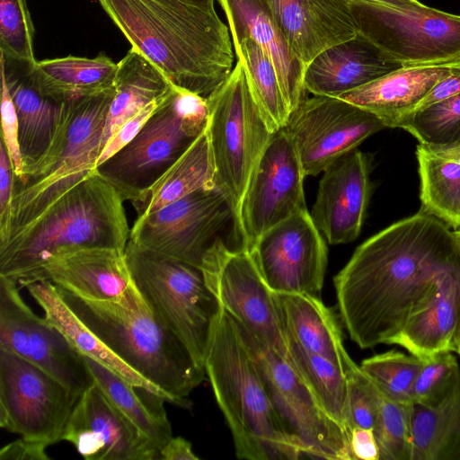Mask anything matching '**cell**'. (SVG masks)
Listing matches in <instances>:
<instances>
[{
	"instance_id": "obj_1",
	"label": "cell",
	"mask_w": 460,
	"mask_h": 460,
	"mask_svg": "<svg viewBox=\"0 0 460 460\" xmlns=\"http://www.w3.org/2000/svg\"><path fill=\"white\" fill-rule=\"evenodd\" d=\"M460 267L455 231L420 210L361 243L334 278L342 323L360 349L387 344Z\"/></svg>"
},
{
	"instance_id": "obj_2",
	"label": "cell",
	"mask_w": 460,
	"mask_h": 460,
	"mask_svg": "<svg viewBox=\"0 0 460 460\" xmlns=\"http://www.w3.org/2000/svg\"><path fill=\"white\" fill-rule=\"evenodd\" d=\"M131 48L179 89L208 98L233 70L229 28L215 5L187 0H99Z\"/></svg>"
},
{
	"instance_id": "obj_3",
	"label": "cell",
	"mask_w": 460,
	"mask_h": 460,
	"mask_svg": "<svg viewBox=\"0 0 460 460\" xmlns=\"http://www.w3.org/2000/svg\"><path fill=\"white\" fill-rule=\"evenodd\" d=\"M124 201L93 171L36 220L0 243V276L24 288L60 252L108 248L124 253L130 234Z\"/></svg>"
},
{
	"instance_id": "obj_4",
	"label": "cell",
	"mask_w": 460,
	"mask_h": 460,
	"mask_svg": "<svg viewBox=\"0 0 460 460\" xmlns=\"http://www.w3.org/2000/svg\"><path fill=\"white\" fill-rule=\"evenodd\" d=\"M204 368L239 459L307 458L276 411L257 362L234 319L222 308Z\"/></svg>"
},
{
	"instance_id": "obj_5",
	"label": "cell",
	"mask_w": 460,
	"mask_h": 460,
	"mask_svg": "<svg viewBox=\"0 0 460 460\" xmlns=\"http://www.w3.org/2000/svg\"><path fill=\"white\" fill-rule=\"evenodd\" d=\"M56 288L71 311L119 358L165 393L170 403L190 409L189 395L204 380L205 368L156 319L141 295L121 305L84 299Z\"/></svg>"
},
{
	"instance_id": "obj_6",
	"label": "cell",
	"mask_w": 460,
	"mask_h": 460,
	"mask_svg": "<svg viewBox=\"0 0 460 460\" xmlns=\"http://www.w3.org/2000/svg\"><path fill=\"white\" fill-rule=\"evenodd\" d=\"M114 87L72 99L46 154L17 181L0 243L22 231L93 171L102 151V134Z\"/></svg>"
},
{
	"instance_id": "obj_7",
	"label": "cell",
	"mask_w": 460,
	"mask_h": 460,
	"mask_svg": "<svg viewBox=\"0 0 460 460\" xmlns=\"http://www.w3.org/2000/svg\"><path fill=\"white\" fill-rule=\"evenodd\" d=\"M124 255L135 286L156 319L204 367L221 306L202 270L130 240Z\"/></svg>"
},
{
	"instance_id": "obj_8",
	"label": "cell",
	"mask_w": 460,
	"mask_h": 460,
	"mask_svg": "<svg viewBox=\"0 0 460 460\" xmlns=\"http://www.w3.org/2000/svg\"><path fill=\"white\" fill-rule=\"evenodd\" d=\"M208 116L207 98L174 86L137 135L95 170L135 206L206 128Z\"/></svg>"
},
{
	"instance_id": "obj_9",
	"label": "cell",
	"mask_w": 460,
	"mask_h": 460,
	"mask_svg": "<svg viewBox=\"0 0 460 460\" xmlns=\"http://www.w3.org/2000/svg\"><path fill=\"white\" fill-rule=\"evenodd\" d=\"M207 101L215 186L232 209L234 228L249 181L274 132L252 94L239 60Z\"/></svg>"
},
{
	"instance_id": "obj_10",
	"label": "cell",
	"mask_w": 460,
	"mask_h": 460,
	"mask_svg": "<svg viewBox=\"0 0 460 460\" xmlns=\"http://www.w3.org/2000/svg\"><path fill=\"white\" fill-rule=\"evenodd\" d=\"M360 34L401 66L460 58V15L428 5L418 10L351 0Z\"/></svg>"
},
{
	"instance_id": "obj_11",
	"label": "cell",
	"mask_w": 460,
	"mask_h": 460,
	"mask_svg": "<svg viewBox=\"0 0 460 460\" xmlns=\"http://www.w3.org/2000/svg\"><path fill=\"white\" fill-rule=\"evenodd\" d=\"M234 323L257 362L276 411L307 457L353 460L349 432L323 409L289 363Z\"/></svg>"
},
{
	"instance_id": "obj_12",
	"label": "cell",
	"mask_w": 460,
	"mask_h": 460,
	"mask_svg": "<svg viewBox=\"0 0 460 460\" xmlns=\"http://www.w3.org/2000/svg\"><path fill=\"white\" fill-rule=\"evenodd\" d=\"M200 270L221 308L286 359L288 339L276 294L251 253L230 248L217 237L207 251Z\"/></svg>"
},
{
	"instance_id": "obj_13",
	"label": "cell",
	"mask_w": 460,
	"mask_h": 460,
	"mask_svg": "<svg viewBox=\"0 0 460 460\" xmlns=\"http://www.w3.org/2000/svg\"><path fill=\"white\" fill-rule=\"evenodd\" d=\"M81 394L0 347V426L48 447L62 441Z\"/></svg>"
},
{
	"instance_id": "obj_14",
	"label": "cell",
	"mask_w": 460,
	"mask_h": 460,
	"mask_svg": "<svg viewBox=\"0 0 460 460\" xmlns=\"http://www.w3.org/2000/svg\"><path fill=\"white\" fill-rule=\"evenodd\" d=\"M234 220L217 188H201L160 209L137 217L129 240L197 268L223 226Z\"/></svg>"
},
{
	"instance_id": "obj_15",
	"label": "cell",
	"mask_w": 460,
	"mask_h": 460,
	"mask_svg": "<svg viewBox=\"0 0 460 460\" xmlns=\"http://www.w3.org/2000/svg\"><path fill=\"white\" fill-rule=\"evenodd\" d=\"M305 177L296 148L282 128L274 132L243 198L234 234L238 249L251 252L269 229L306 209Z\"/></svg>"
},
{
	"instance_id": "obj_16",
	"label": "cell",
	"mask_w": 460,
	"mask_h": 460,
	"mask_svg": "<svg viewBox=\"0 0 460 460\" xmlns=\"http://www.w3.org/2000/svg\"><path fill=\"white\" fill-rule=\"evenodd\" d=\"M371 112L338 97L303 98L283 128L305 176H316L340 156L385 128Z\"/></svg>"
},
{
	"instance_id": "obj_17",
	"label": "cell",
	"mask_w": 460,
	"mask_h": 460,
	"mask_svg": "<svg viewBox=\"0 0 460 460\" xmlns=\"http://www.w3.org/2000/svg\"><path fill=\"white\" fill-rule=\"evenodd\" d=\"M18 283L0 276V347L43 369L81 394L93 383L81 354L20 295Z\"/></svg>"
},
{
	"instance_id": "obj_18",
	"label": "cell",
	"mask_w": 460,
	"mask_h": 460,
	"mask_svg": "<svg viewBox=\"0 0 460 460\" xmlns=\"http://www.w3.org/2000/svg\"><path fill=\"white\" fill-rule=\"evenodd\" d=\"M250 253L274 293L321 292L328 251L307 208L265 232Z\"/></svg>"
},
{
	"instance_id": "obj_19",
	"label": "cell",
	"mask_w": 460,
	"mask_h": 460,
	"mask_svg": "<svg viewBox=\"0 0 460 460\" xmlns=\"http://www.w3.org/2000/svg\"><path fill=\"white\" fill-rule=\"evenodd\" d=\"M62 440L86 460H156L160 450L93 382L80 395Z\"/></svg>"
},
{
	"instance_id": "obj_20",
	"label": "cell",
	"mask_w": 460,
	"mask_h": 460,
	"mask_svg": "<svg viewBox=\"0 0 460 460\" xmlns=\"http://www.w3.org/2000/svg\"><path fill=\"white\" fill-rule=\"evenodd\" d=\"M0 63L1 78L6 84L19 121L23 163V175L17 180L20 181L50 147L71 100L43 84L36 70L37 61L13 58L1 53Z\"/></svg>"
},
{
	"instance_id": "obj_21",
	"label": "cell",
	"mask_w": 460,
	"mask_h": 460,
	"mask_svg": "<svg viewBox=\"0 0 460 460\" xmlns=\"http://www.w3.org/2000/svg\"><path fill=\"white\" fill-rule=\"evenodd\" d=\"M369 171L367 157L354 149L323 172L310 215L328 243H348L358 236L370 198Z\"/></svg>"
},
{
	"instance_id": "obj_22",
	"label": "cell",
	"mask_w": 460,
	"mask_h": 460,
	"mask_svg": "<svg viewBox=\"0 0 460 460\" xmlns=\"http://www.w3.org/2000/svg\"><path fill=\"white\" fill-rule=\"evenodd\" d=\"M40 280L91 301L129 305L140 296L124 253L108 248L60 252L49 258L28 284Z\"/></svg>"
},
{
	"instance_id": "obj_23",
	"label": "cell",
	"mask_w": 460,
	"mask_h": 460,
	"mask_svg": "<svg viewBox=\"0 0 460 460\" xmlns=\"http://www.w3.org/2000/svg\"><path fill=\"white\" fill-rule=\"evenodd\" d=\"M305 66L321 52L358 33L351 0H262Z\"/></svg>"
},
{
	"instance_id": "obj_24",
	"label": "cell",
	"mask_w": 460,
	"mask_h": 460,
	"mask_svg": "<svg viewBox=\"0 0 460 460\" xmlns=\"http://www.w3.org/2000/svg\"><path fill=\"white\" fill-rule=\"evenodd\" d=\"M359 32L317 55L304 73L314 95L340 97L401 67Z\"/></svg>"
},
{
	"instance_id": "obj_25",
	"label": "cell",
	"mask_w": 460,
	"mask_h": 460,
	"mask_svg": "<svg viewBox=\"0 0 460 460\" xmlns=\"http://www.w3.org/2000/svg\"><path fill=\"white\" fill-rule=\"evenodd\" d=\"M460 66V58L447 62L402 66L338 98L377 117L385 128L415 111L438 82Z\"/></svg>"
},
{
	"instance_id": "obj_26",
	"label": "cell",
	"mask_w": 460,
	"mask_h": 460,
	"mask_svg": "<svg viewBox=\"0 0 460 460\" xmlns=\"http://www.w3.org/2000/svg\"><path fill=\"white\" fill-rule=\"evenodd\" d=\"M226 14L232 41L252 39L268 54L292 111L305 97V66L294 54L262 0H217Z\"/></svg>"
},
{
	"instance_id": "obj_27",
	"label": "cell",
	"mask_w": 460,
	"mask_h": 460,
	"mask_svg": "<svg viewBox=\"0 0 460 460\" xmlns=\"http://www.w3.org/2000/svg\"><path fill=\"white\" fill-rule=\"evenodd\" d=\"M460 319V267L444 272L429 301L412 314L388 345L426 359L438 353H456Z\"/></svg>"
},
{
	"instance_id": "obj_28",
	"label": "cell",
	"mask_w": 460,
	"mask_h": 460,
	"mask_svg": "<svg viewBox=\"0 0 460 460\" xmlns=\"http://www.w3.org/2000/svg\"><path fill=\"white\" fill-rule=\"evenodd\" d=\"M276 297L287 337L345 371L355 364L344 348L332 312L318 296L290 293L276 294Z\"/></svg>"
},
{
	"instance_id": "obj_29",
	"label": "cell",
	"mask_w": 460,
	"mask_h": 460,
	"mask_svg": "<svg viewBox=\"0 0 460 460\" xmlns=\"http://www.w3.org/2000/svg\"><path fill=\"white\" fill-rule=\"evenodd\" d=\"M24 288L43 309L45 318L65 335L77 352L94 359L129 383L144 386L159 394L170 402L165 393L126 364L71 311L52 282L40 280L27 284Z\"/></svg>"
},
{
	"instance_id": "obj_30",
	"label": "cell",
	"mask_w": 460,
	"mask_h": 460,
	"mask_svg": "<svg viewBox=\"0 0 460 460\" xmlns=\"http://www.w3.org/2000/svg\"><path fill=\"white\" fill-rule=\"evenodd\" d=\"M173 88L155 66L131 48L118 63L114 95L102 134V150L128 119L153 102L168 96Z\"/></svg>"
},
{
	"instance_id": "obj_31",
	"label": "cell",
	"mask_w": 460,
	"mask_h": 460,
	"mask_svg": "<svg viewBox=\"0 0 460 460\" xmlns=\"http://www.w3.org/2000/svg\"><path fill=\"white\" fill-rule=\"evenodd\" d=\"M93 382L159 450L172 438L164 397L135 385L94 359L81 355Z\"/></svg>"
},
{
	"instance_id": "obj_32",
	"label": "cell",
	"mask_w": 460,
	"mask_h": 460,
	"mask_svg": "<svg viewBox=\"0 0 460 460\" xmlns=\"http://www.w3.org/2000/svg\"><path fill=\"white\" fill-rule=\"evenodd\" d=\"M201 188H216L208 125L134 208L145 217Z\"/></svg>"
},
{
	"instance_id": "obj_33",
	"label": "cell",
	"mask_w": 460,
	"mask_h": 460,
	"mask_svg": "<svg viewBox=\"0 0 460 460\" xmlns=\"http://www.w3.org/2000/svg\"><path fill=\"white\" fill-rule=\"evenodd\" d=\"M421 210L460 230V155H440L418 145Z\"/></svg>"
},
{
	"instance_id": "obj_34",
	"label": "cell",
	"mask_w": 460,
	"mask_h": 460,
	"mask_svg": "<svg viewBox=\"0 0 460 460\" xmlns=\"http://www.w3.org/2000/svg\"><path fill=\"white\" fill-rule=\"evenodd\" d=\"M36 70L49 90L72 100L113 88L118 63L102 53L93 58L68 56L37 61Z\"/></svg>"
},
{
	"instance_id": "obj_35",
	"label": "cell",
	"mask_w": 460,
	"mask_h": 460,
	"mask_svg": "<svg viewBox=\"0 0 460 460\" xmlns=\"http://www.w3.org/2000/svg\"><path fill=\"white\" fill-rule=\"evenodd\" d=\"M411 460H460V381L439 407L415 406Z\"/></svg>"
},
{
	"instance_id": "obj_36",
	"label": "cell",
	"mask_w": 460,
	"mask_h": 460,
	"mask_svg": "<svg viewBox=\"0 0 460 460\" xmlns=\"http://www.w3.org/2000/svg\"><path fill=\"white\" fill-rule=\"evenodd\" d=\"M288 339L286 360L312 392L323 409L346 430L348 378L346 371ZM348 431V430H347Z\"/></svg>"
},
{
	"instance_id": "obj_37",
	"label": "cell",
	"mask_w": 460,
	"mask_h": 460,
	"mask_svg": "<svg viewBox=\"0 0 460 460\" xmlns=\"http://www.w3.org/2000/svg\"><path fill=\"white\" fill-rule=\"evenodd\" d=\"M237 60L243 65L252 94L270 128L285 127L290 109L284 97L276 68L262 48L252 39L233 42Z\"/></svg>"
},
{
	"instance_id": "obj_38",
	"label": "cell",
	"mask_w": 460,
	"mask_h": 460,
	"mask_svg": "<svg viewBox=\"0 0 460 460\" xmlns=\"http://www.w3.org/2000/svg\"><path fill=\"white\" fill-rule=\"evenodd\" d=\"M396 128L410 132L433 153L460 155V93L416 109Z\"/></svg>"
},
{
	"instance_id": "obj_39",
	"label": "cell",
	"mask_w": 460,
	"mask_h": 460,
	"mask_svg": "<svg viewBox=\"0 0 460 460\" xmlns=\"http://www.w3.org/2000/svg\"><path fill=\"white\" fill-rule=\"evenodd\" d=\"M422 361L410 353L390 349L363 359L359 367L388 397L415 405L413 386Z\"/></svg>"
},
{
	"instance_id": "obj_40",
	"label": "cell",
	"mask_w": 460,
	"mask_h": 460,
	"mask_svg": "<svg viewBox=\"0 0 460 460\" xmlns=\"http://www.w3.org/2000/svg\"><path fill=\"white\" fill-rule=\"evenodd\" d=\"M377 396L378 415L373 430L379 448V460H411L415 405L397 402L378 387Z\"/></svg>"
},
{
	"instance_id": "obj_41",
	"label": "cell",
	"mask_w": 460,
	"mask_h": 460,
	"mask_svg": "<svg viewBox=\"0 0 460 460\" xmlns=\"http://www.w3.org/2000/svg\"><path fill=\"white\" fill-rule=\"evenodd\" d=\"M459 381L460 363L455 352L445 351L423 359L413 386L415 406L427 410L439 407Z\"/></svg>"
},
{
	"instance_id": "obj_42",
	"label": "cell",
	"mask_w": 460,
	"mask_h": 460,
	"mask_svg": "<svg viewBox=\"0 0 460 460\" xmlns=\"http://www.w3.org/2000/svg\"><path fill=\"white\" fill-rule=\"evenodd\" d=\"M33 36L26 0H0V52L13 58L34 62Z\"/></svg>"
},
{
	"instance_id": "obj_43",
	"label": "cell",
	"mask_w": 460,
	"mask_h": 460,
	"mask_svg": "<svg viewBox=\"0 0 460 460\" xmlns=\"http://www.w3.org/2000/svg\"><path fill=\"white\" fill-rule=\"evenodd\" d=\"M348 396L346 428L374 429L378 415L377 387L356 363L346 371Z\"/></svg>"
},
{
	"instance_id": "obj_44",
	"label": "cell",
	"mask_w": 460,
	"mask_h": 460,
	"mask_svg": "<svg viewBox=\"0 0 460 460\" xmlns=\"http://www.w3.org/2000/svg\"><path fill=\"white\" fill-rule=\"evenodd\" d=\"M1 140L4 142L11 159L14 179L19 180L23 175V163L19 142V121L6 84L3 78H1Z\"/></svg>"
},
{
	"instance_id": "obj_45",
	"label": "cell",
	"mask_w": 460,
	"mask_h": 460,
	"mask_svg": "<svg viewBox=\"0 0 460 460\" xmlns=\"http://www.w3.org/2000/svg\"><path fill=\"white\" fill-rule=\"evenodd\" d=\"M165 98L153 102L128 119L104 146L97 159L95 168L128 145L142 129Z\"/></svg>"
},
{
	"instance_id": "obj_46",
	"label": "cell",
	"mask_w": 460,
	"mask_h": 460,
	"mask_svg": "<svg viewBox=\"0 0 460 460\" xmlns=\"http://www.w3.org/2000/svg\"><path fill=\"white\" fill-rule=\"evenodd\" d=\"M14 172L4 142H0V234L7 226L13 195Z\"/></svg>"
},
{
	"instance_id": "obj_47",
	"label": "cell",
	"mask_w": 460,
	"mask_h": 460,
	"mask_svg": "<svg viewBox=\"0 0 460 460\" xmlns=\"http://www.w3.org/2000/svg\"><path fill=\"white\" fill-rule=\"evenodd\" d=\"M48 446L35 440L21 438L0 450L1 460H49Z\"/></svg>"
},
{
	"instance_id": "obj_48",
	"label": "cell",
	"mask_w": 460,
	"mask_h": 460,
	"mask_svg": "<svg viewBox=\"0 0 460 460\" xmlns=\"http://www.w3.org/2000/svg\"><path fill=\"white\" fill-rule=\"evenodd\" d=\"M353 460H379V448L373 429L354 427L349 430Z\"/></svg>"
},
{
	"instance_id": "obj_49",
	"label": "cell",
	"mask_w": 460,
	"mask_h": 460,
	"mask_svg": "<svg viewBox=\"0 0 460 460\" xmlns=\"http://www.w3.org/2000/svg\"><path fill=\"white\" fill-rule=\"evenodd\" d=\"M459 93L460 66L438 82L418 108L440 102Z\"/></svg>"
},
{
	"instance_id": "obj_50",
	"label": "cell",
	"mask_w": 460,
	"mask_h": 460,
	"mask_svg": "<svg viewBox=\"0 0 460 460\" xmlns=\"http://www.w3.org/2000/svg\"><path fill=\"white\" fill-rule=\"evenodd\" d=\"M161 460H198L190 441L181 438H172L160 450Z\"/></svg>"
},
{
	"instance_id": "obj_51",
	"label": "cell",
	"mask_w": 460,
	"mask_h": 460,
	"mask_svg": "<svg viewBox=\"0 0 460 460\" xmlns=\"http://www.w3.org/2000/svg\"><path fill=\"white\" fill-rule=\"evenodd\" d=\"M367 1L376 2V3L383 4L385 5L396 7V8L410 9V10H418V9H420L424 5L419 0H367Z\"/></svg>"
},
{
	"instance_id": "obj_52",
	"label": "cell",
	"mask_w": 460,
	"mask_h": 460,
	"mask_svg": "<svg viewBox=\"0 0 460 460\" xmlns=\"http://www.w3.org/2000/svg\"><path fill=\"white\" fill-rule=\"evenodd\" d=\"M458 248H459V254H460V230L455 231ZM456 354L460 358V319H459V325H458V331H457V336H456Z\"/></svg>"
},
{
	"instance_id": "obj_53",
	"label": "cell",
	"mask_w": 460,
	"mask_h": 460,
	"mask_svg": "<svg viewBox=\"0 0 460 460\" xmlns=\"http://www.w3.org/2000/svg\"><path fill=\"white\" fill-rule=\"evenodd\" d=\"M187 1H192V2L200 3V4H204L214 5L215 0H187Z\"/></svg>"
}]
</instances>
